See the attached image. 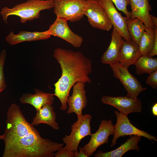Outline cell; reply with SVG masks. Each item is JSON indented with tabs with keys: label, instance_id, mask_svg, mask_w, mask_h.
Returning <instances> with one entry per match:
<instances>
[{
	"label": "cell",
	"instance_id": "cell-5",
	"mask_svg": "<svg viewBox=\"0 0 157 157\" xmlns=\"http://www.w3.org/2000/svg\"><path fill=\"white\" fill-rule=\"evenodd\" d=\"M91 115L85 114L78 118L76 122L71 126V131L69 135H66L63 140L67 150L74 152L77 151L79 144L84 137L91 134L90 122Z\"/></svg>",
	"mask_w": 157,
	"mask_h": 157
},
{
	"label": "cell",
	"instance_id": "cell-22",
	"mask_svg": "<svg viewBox=\"0 0 157 157\" xmlns=\"http://www.w3.org/2000/svg\"><path fill=\"white\" fill-rule=\"evenodd\" d=\"M127 27L132 41L138 45L146 27L142 21L138 18L127 19Z\"/></svg>",
	"mask_w": 157,
	"mask_h": 157
},
{
	"label": "cell",
	"instance_id": "cell-1",
	"mask_svg": "<svg viewBox=\"0 0 157 157\" xmlns=\"http://www.w3.org/2000/svg\"><path fill=\"white\" fill-rule=\"evenodd\" d=\"M60 64L62 75L54 85V96L60 100V109L67 108V100L72 87L77 82L91 83L89 75L92 72L91 60L79 51L60 48L55 49L53 55Z\"/></svg>",
	"mask_w": 157,
	"mask_h": 157
},
{
	"label": "cell",
	"instance_id": "cell-8",
	"mask_svg": "<svg viewBox=\"0 0 157 157\" xmlns=\"http://www.w3.org/2000/svg\"><path fill=\"white\" fill-rule=\"evenodd\" d=\"M114 77L118 79L127 92L126 97L136 99L140 93L147 89L143 87L136 78L129 71L128 69L117 63L110 65Z\"/></svg>",
	"mask_w": 157,
	"mask_h": 157
},
{
	"label": "cell",
	"instance_id": "cell-13",
	"mask_svg": "<svg viewBox=\"0 0 157 157\" xmlns=\"http://www.w3.org/2000/svg\"><path fill=\"white\" fill-rule=\"evenodd\" d=\"M105 9L108 19L114 28L125 41H132L127 30V18L118 12L110 0H99Z\"/></svg>",
	"mask_w": 157,
	"mask_h": 157
},
{
	"label": "cell",
	"instance_id": "cell-6",
	"mask_svg": "<svg viewBox=\"0 0 157 157\" xmlns=\"http://www.w3.org/2000/svg\"><path fill=\"white\" fill-rule=\"evenodd\" d=\"M83 13L93 28L109 31L113 27L105 9L99 0H86Z\"/></svg>",
	"mask_w": 157,
	"mask_h": 157
},
{
	"label": "cell",
	"instance_id": "cell-14",
	"mask_svg": "<svg viewBox=\"0 0 157 157\" xmlns=\"http://www.w3.org/2000/svg\"><path fill=\"white\" fill-rule=\"evenodd\" d=\"M85 86L84 83L77 82L72 86V94L69 96L67 101L68 105L67 113H75L78 118L83 115V110L86 108L88 102Z\"/></svg>",
	"mask_w": 157,
	"mask_h": 157
},
{
	"label": "cell",
	"instance_id": "cell-30",
	"mask_svg": "<svg viewBox=\"0 0 157 157\" xmlns=\"http://www.w3.org/2000/svg\"><path fill=\"white\" fill-rule=\"evenodd\" d=\"M74 157H88V156L80 149L79 151H74Z\"/></svg>",
	"mask_w": 157,
	"mask_h": 157
},
{
	"label": "cell",
	"instance_id": "cell-26",
	"mask_svg": "<svg viewBox=\"0 0 157 157\" xmlns=\"http://www.w3.org/2000/svg\"><path fill=\"white\" fill-rule=\"evenodd\" d=\"M115 4L118 10L124 13L126 17L130 19L131 12L128 11L127 6L130 5V0H110Z\"/></svg>",
	"mask_w": 157,
	"mask_h": 157
},
{
	"label": "cell",
	"instance_id": "cell-32",
	"mask_svg": "<svg viewBox=\"0 0 157 157\" xmlns=\"http://www.w3.org/2000/svg\"><path fill=\"white\" fill-rule=\"evenodd\" d=\"M152 113L153 115L157 116V103H155L152 106Z\"/></svg>",
	"mask_w": 157,
	"mask_h": 157
},
{
	"label": "cell",
	"instance_id": "cell-11",
	"mask_svg": "<svg viewBox=\"0 0 157 157\" xmlns=\"http://www.w3.org/2000/svg\"><path fill=\"white\" fill-rule=\"evenodd\" d=\"M67 21L57 17L54 23L50 26L47 31L50 35L60 38L76 48L79 47L82 44L83 39L70 29Z\"/></svg>",
	"mask_w": 157,
	"mask_h": 157
},
{
	"label": "cell",
	"instance_id": "cell-10",
	"mask_svg": "<svg viewBox=\"0 0 157 157\" xmlns=\"http://www.w3.org/2000/svg\"><path fill=\"white\" fill-rule=\"evenodd\" d=\"M114 113L117 118L116 123L114 126L115 133L111 141L110 147H113L117 143V140L120 137L125 135H137L145 137L149 140L157 141L156 137L142 130L138 129L130 122L127 116L116 110Z\"/></svg>",
	"mask_w": 157,
	"mask_h": 157
},
{
	"label": "cell",
	"instance_id": "cell-25",
	"mask_svg": "<svg viewBox=\"0 0 157 157\" xmlns=\"http://www.w3.org/2000/svg\"><path fill=\"white\" fill-rule=\"evenodd\" d=\"M6 51L3 49L0 53V93L6 88L3 68L6 56Z\"/></svg>",
	"mask_w": 157,
	"mask_h": 157
},
{
	"label": "cell",
	"instance_id": "cell-28",
	"mask_svg": "<svg viewBox=\"0 0 157 157\" xmlns=\"http://www.w3.org/2000/svg\"><path fill=\"white\" fill-rule=\"evenodd\" d=\"M55 153V157H74V152L69 151L62 147Z\"/></svg>",
	"mask_w": 157,
	"mask_h": 157
},
{
	"label": "cell",
	"instance_id": "cell-18",
	"mask_svg": "<svg viewBox=\"0 0 157 157\" xmlns=\"http://www.w3.org/2000/svg\"><path fill=\"white\" fill-rule=\"evenodd\" d=\"M34 90V94L28 93L24 94L19 99L21 103L30 104L35 108L36 111L46 104H53L54 94L45 93L37 89Z\"/></svg>",
	"mask_w": 157,
	"mask_h": 157
},
{
	"label": "cell",
	"instance_id": "cell-20",
	"mask_svg": "<svg viewBox=\"0 0 157 157\" xmlns=\"http://www.w3.org/2000/svg\"><path fill=\"white\" fill-rule=\"evenodd\" d=\"M51 104H46L36 111L35 115L31 124L37 126L40 124L48 125L54 130H58L59 127L56 121V114L54 110V107Z\"/></svg>",
	"mask_w": 157,
	"mask_h": 157
},
{
	"label": "cell",
	"instance_id": "cell-17",
	"mask_svg": "<svg viewBox=\"0 0 157 157\" xmlns=\"http://www.w3.org/2000/svg\"><path fill=\"white\" fill-rule=\"evenodd\" d=\"M131 8V19L138 18L141 19L146 27L154 28L150 19V12L151 8L149 0H130Z\"/></svg>",
	"mask_w": 157,
	"mask_h": 157
},
{
	"label": "cell",
	"instance_id": "cell-23",
	"mask_svg": "<svg viewBox=\"0 0 157 157\" xmlns=\"http://www.w3.org/2000/svg\"><path fill=\"white\" fill-rule=\"evenodd\" d=\"M135 65L137 74H150L157 70V58L141 55Z\"/></svg>",
	"mask_w": 157,
	"mask_h": 157
},
{
	"label": "cell",
	"instance_id": "cell-12",
	"mask_svg": "<svg viewBox=\"0 0 157 157\" xmlns=\"http://www.w3.org/2000/svg\"><path fill=\"white\" fill-rule=\"evenodd\" d=\"M101 101L103 104L115 107L119 112L127 115L132 113H140L142 110V102L137 98L104 96Z\"/></svg>",
	"mask_w": 157,
	"mask_h": 157
},
{
	"label": "cell",
	"instance_id": "cell-9",
	"mask_svg": "<svg viewBox=\"0 0 157 157\" xmlns=\"http://www.w3.org/2000/svg\"><path fill=\"white\" fill-rule=\"evenodd\" d=\"M115 127L111 119L101 121L99 127L95 133L91 134L89 142L83 147H79L88 157L92 155L101 145L108 142V138L110 135H113Z\"/></svg>",
	"mask_w": 157,
	"mask_h": 157
},
{
	"label": "cell",
	"instance_id": "cell-21",
	"mask_svg": "<svg viewBox=\"0 0 157 157\" xmlns=\"http://www.w3.org/2000/svg\"><path fill=\"white\" fill-rule=\"evenodd\" d=\"M141 136L133 135L127 139L126 141L118 148L112 151L104 152L99 151L95 154V157H121L126 152L130 150L138 151L140 148L138 145L141 140Z\"/></svg>",
	"mask_w": 157,
	"mask_h": 157
},
{
	"label": "cell",
	"instance_id": "cell-33",
	"mask_svg": "<svg viewBox=\"0 0 157 157\" xmlns=\"http://www.w3.org/2000/svg\"><path fill=\"white\" fill-rule=\"evenodd\" d=\"M3 135H0V140H3Z\"/></svg>",
	"mask_w": 157,
	"mask_h": 157
},
{
	"label": "cell",
	"instance_id": "cell-34",
	"mask_svg": "<svg viewBox=\"0 0 157 157\" xmlns=\"http://www.w3.org/2000/svg\"><path fill=\"white\" fill-rule=\"evenodd\" d=\"M53 0V1H57V0Z\"/></svg>",
	"mask_w": 157,
	"mask_h": 157
},
{
	"label": "cell",
	"instance_id": "cell-4",
	"mask_svg": "<svg viewBox=\"0 0 157 157\" xmlns=\"http://www.w3.org/2000/svg\"><path fill=\"white\" fill-rule=\"evenodd\" d=\"M54 1L52 0H28L12 8L6 7L0 12L5 22L8 23L9 16L15 15L20 18L22 23L39 18L41 11L53 8Z\"/></svg>",
	"mask_w": 157,
	"mask_h": 157
},
{
	"label": "cell",
	"instance_id": "cell-16",
	"mask_svg": "<svg viewBox=\"0 0 157 157\" xmlns=\"http://www.w3.org/2000/svg\"><path fill=\"white\" fill-rule=\"evenodd\" d=\"M141 55L137 44L132 41L124 40L119 55V62L122 66L128 69L130 65H135Z\"/></svg>",
	"mask_w": 157,
	"mask_h": 157
},
{
	"label": "cell",
	"instance_id": "cell-2",
	"mask_svg": "<svg viewBox=\"0 0 157 157\" xmlns=\"http://www.w3.org/2000/svg\"><path fill=\"white\" fill-rule=\"evenodd\" d=\"M64 143L42 138L39 132L31 133L5 146L3 157H54Z\"/></svg>",
	"mask_w": 157,
	"mask_h": 157
},
{
	"label": "cell",
	"instance_id": "cell-29",
	"mask_svg": "<svg viewBox=\"0 0 157 157\" xmlns=\"http://www.w3.org/2000/svg\"><path fill=\"white\" fill-rule=\"evenodd\" d=\"M154 29L155 31V37L154 43L151 51L147 56L151 57L157 55V27L155 26Z\"/></svg>",
	"mask_w": 157,
	"mask_h": 157
},
{
	"label": "cell",
	"instance_id": "cell-3",
	"mask_svg": "<svg viewBox=\"0 0 157 157\" xmlns=\"http://www.w3.org/2000/svg\"><path fill=\"white\" fill-rule=\"evenodd\" d=\"M6 123L3 134L5 146L31 133L38 132L27 121L19 106L15 103L11 104L8 108Z\"/></svg>",
	"mask_w": 157,
	"mask_h": 157
},
{
	"label": "cell",
	"instance_id": "cell-15",
	"mask_svg": "<svg viewBox=\"0 0 157 157\" xmlns=\"http://www.w3.org/2000/svg\"><path fill=\"white\" fill-rule=\"evenodd\" d=\"M111 35L110 45L101 59L102 63L110 65L119 63V55L124 41L123 38L114 28Z\"/></svg>",
	"mask_w": 157,
	"mask_h": 157
},
{
	"label": "cell",
	"instance_id": "cell-24",
	"mask_svg": "<svg viewBox=\"0 0 157 157\" xmlns=\"http://www.w3.org/2000/svg\"><path fill=\"white\" fill-rule=\"evenodd\" d=\"M155 37L154 28L146 27L138 45L139 51L142 55L147 56L151 51L154 43Z\"/></svg>",
	"mask_w": 157,
	"mask_h": 157
},
{
	"label": "cell",
	"instance_id": "cell-31",
	"mask_svg": "<svg viewBox=\"0 0 157 157\" xmlns=\"http://www.w3.org/2000/svg\"><path fill=\"white\" fill-rule=\"evenodd\" d=\"M150 19L154 26L157 27V18L156 17L150 14Z\"/></svg>",
	"mask_w": 157,
	"mask_h": 157
},
{
	"label": "cell",
	"instance_id": "cell-19",
	"mask_svg": "<svg viewBox=\"0 0 157 157\" xmlns=\"http://www.w3.org/2000/svg\"><path fill=\"white\" fill-rule=\"evenodd\" d=\"M51 36L47 31L43 32L21 31L17 34L11 31L6 37V40L8 44L13 45L24 42L45 40Z\"/></svg>",
	"mask_w": 157,
	"mask_h": 157
},
{
	"label": "cell",
	"instance_id": "cell-27",
	"mask_svg": "<svg viewBox=\"0 0 157 157\" xmlns=\"http://www.w3.org/2000/svg\"><path fill=\"white\" fill-rule=\"evenodd\" d=\"M146 83L156 89L157 87V70L149 74L146 80Z\"/></svg>",
	"mask_w": 157,
	"mask_h": 157
},
{
	"label": "cell",
	"instance_id": "cell-7",
	"mask_svg": "<svg viewBox=\"0 0 157 157\" xmlns=\"http://www.w3.org/2000/svg\"><path fill=\"white\" fill-rule=\"evenodd\" d=\"M85 0L54 1V13L58 17L71 22L81 20L84 15Z\"/></svg>",
	"mask_w": 157,
	"mask_h": 157
}]
</instances>
